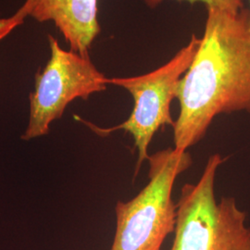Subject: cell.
Listing matches in <instances>:
<instances>
[{
  "label": "cell",
  "mask_w": 250,
  "mask_h": 250,
  "mask_svg": "<svg viewBox=\"0 0 250 250\" xmlns=\"http://www.w3.org/2000/svg\"><path fill=\"white\" fill-rule=\"evenodd\" d=\"M180 111L174 148L186 151L205 136L215 118L250 115V9H207L204 34L176 94Z\"/></svg>",
  "instance_id": "obj_1"
},
{
  "label": "cell",
  "mask_w": 250,
  "mask_h": 250,
  "mask_svg": "<svg viewBox=\"0 0 250 250\" xmlns=\"http://www.w3.org/2000/svg\"><path fill=\"white\" fill-rule=\"evenodd\" d=\"M147 185L133 199L118 201L116 231L111 250H161L174 232L177 205L172 200L175 180L193 160L186 150L167 148L149 155Z\"/></svg>",
  "instance_id": "obj_2"
},
{
  "label": "cell",
  "mask_w": 250,
  "mask_h": 250,
  "mask_svg": "<svg viewBox=\"0 0 250 250\" xmlns=\"http://www.w3.org/2000/svg\"><path fill=\"white\" fill-rule=\"evenodd\" d=\"M226 160L211 155L197 184L182 188L170 250H250L248 215L233 197H215L217 170Z\"/></svg>",
  "instance_id": "obj_3"
},
{
  "label": "cell",
  "mask_w": 250,
  "mask_h": 250,
  "mask_svg": "<svg viewBox=\"0 0 250 250\" xmlns=\"http://www.w3.org/2000/svg\"><path fill=\"white\" fill-rule=\"evenodd\" d=\"M201 38L192 35L188 45L168 62L152 72L134 77L108 78V84L128 91L134 99L130 116L121 125L101 128L79 119L99 135H107L120 130L131 134L138 154L135 174L149 157L148 147L156 133L166 126L173 127L175 125L170 114V105L176 99L179 83L193 62Z\"/></svg>",
  "instance_id": "obj_4"
},
{
  "label": "cell",
  "mask_w": 250,
  "mask_h": 250,
  "mask_svg": "<svg viewBox=\"0 0 250 250\" xmlns=\"http://www.w3.org/2000/svg\"><path fill=\"white\" fill-rule=\"evenodd\" d=\"M50 59L43 71L36 74L35 90L30 95V115L22 140L48 134L50 125L62 116L66 107L77 99L107 89L104 73L92 62L89 55L65 50L48 36Z\"/></svg>",
  "instance_id": "obj_5"
},
{
  "label": "cell",
  "mask_w": 250,
  "mask_h": 250,
  "mask_svg": "<svg viewBox=\"0 0 250 250\" xmlns=\"http://www.w3.org/2000/svg\"><path fill=\"white\" fill-rule=\"evenodd\" d=\"M27 17L52 21L72 51L89 55L100 33L98 0H25Z\"/></svg>",
  "instance_id": "obj_6"
},
{
  "label": "cell",
  "mask_w": 250,
  "mask_h": 250,
  "mask_svg": "<svg viewBox=\"0 0 250 250\" xmlns=\"http://www.w3.org/2000/svg\"><path fill=\"white\" fill-rule=\"evenodd\" d=\"M144 4L149 8H158L164 0H141ZM195 4L197 2L204 3L207 9H218L230 13H238L244 9V0H177Z\"/></svg>",
  "instance_id": "obj_7"
},
{
  "label": "cell",
  "mask_w": 250,
  "mask_h": 250,
  "mask_svg": "<svg viewBox=\"0 0 250 250\" xmlns=\"http://www.w3.org/2000/svg\"><path fill=\"white\" fill-rule=\"evenodd\" d=\"M27 17L26 10L21 6L8 18H0V41L9 35L16 27L21 25Z\"/></svg>",
  "instance_id": "obj_8"
},
{
  "label": "cell",
  "mask_w": 250,
  "mask_h": 250,
  "mask_svg": "<svg viewBox=\"0 0 250 250\" xmlns=\"http://www.w3.org/2000/svg\"></svg>",
  "instance_id": "obj_9"
}]
</instances>
